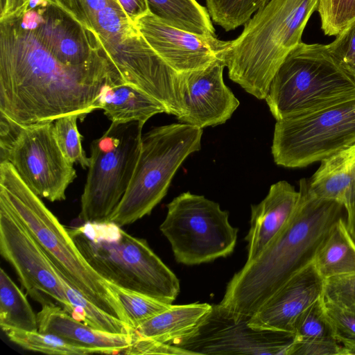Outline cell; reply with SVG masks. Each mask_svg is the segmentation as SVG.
I'll list each match as a JSON object with an SVG mask.
<instances>
[{"label":"cell","instance_id":"obj_1","mask_svg":"<svg viewBox=\"0 0 355 355\" xmlns=\"http://www.w3.org/2000/svg\"><path fill=\"white\" fill-rule=\"evenodd\" d=\"M124 83L103 51L80 66L62 63L20 15L0 20V115L19 125L97 110L107 87Z\"/></svg>","mask_w":355,"mask_h":355},{"label":"cell","instance_id":"obj_2","mask_svg":"<svg viewBox=\"0 0 355 355\" xmlns=\"http://www.w3.org/2000/svg\"><path fill=\"white\" fill-rule=\"evenodd\" d=\"M299 184V200L290 219L227 285L219 304L235 316L250 318L290 278L313 261L334 226L347 218L343 205L313 193L309 178L301 179Z\"/></svg>","mask_w":355,"mask_h":355},{"label":"cell","instance_id":"obj_3","mask_svg":"<svg viewBox=\"0 0 355 355\" xmlns=\"http://www.w3.org/2000/svg\"><path fill=\"white\" fill-rule=\"evenodd\" d=\"M319 1L270 0L260 8L221 54L229 78L258 99H265L277 69L302 42Z\"/></svg>","mask_w":355,"mask_h":355},{"label":"cell","instance_id":"obj_4","mask_svg":"<svg viewBox=\"0 0 355 355\" xmlns=\"http://www.w3.org/2000/svg\"><path fill=\"white\" fill-rule=\"evenodd\" d=\"M0 199L7 203L72 286L95 306L131 326L108 282L91 268L67 228L23 182L8 161L0 162Z\"/></svg>","mask_w":355,"mask_h":355},{"label":"cell","instance_id":"obj_5","mask_svg":"<svg viewBox=\"0 0 355 355\" xmlns=\"http://www.w3.org/2000/svg\"><path fill=\"white\" fill-rule=\"evenodd\" d=\"M67 230L85 261L107 282L168 304L176 299L179 279L145 239L107 220L84 222Z\"/></svg>","mask_w":355,"mask_h":355},{"label":"cell","instance_id":"obj_6","mask_svg":"<svg viewBox=\"0 0 355 355\" xmlns=\"http://www.w3.org/2000/svg\"><path fill=\"white\" fill-rule=\"evenodd\" d=\"M355 94V81L326 45L301 42L275 73L266 101L276 121L306 114Z\"/></svg>","mask_w":355,"mask_h":355},{"label":"cell","instance_id":"obj_7","mask_svg":"<svg viewBox=\"0 0 355 355\" xmlns=\"http://www.w3.org/2000/svg\"><path fill=\"white\" fill-rule=\"evenodd\" d=\"M202 136V129L187 123L155 127L142 135L130 184L106 220L123 227L149 215L166 196L182 162L200 149Z\"/></svg>","mask_w":355,"mask_h":355},{"label":"cell","instance_id":"obj_8","mask_svg":"<svg viewBox=\"0 0 355 355\" xmlns=\"http://www.w3.org/2000/svg\"><path fill=\"white\" fill-rule=\"evenodd\" d=\"M355 144V94L315 111L276 121V164L303 168Z\"/></svg>","mask_w":355,"mask_h":355},{"label":"cell","instance_id":"obj_9","mask_svg":"<svg viewBox=\"0 0 355 355\" xmlns=\"http://www.w3.org/2000/svg\"><path fill=\"white\" fill-rule=\"evenodd\" d=\"M143 126L137 121L111 123L92 142L80 200L81 223L106 220L121 202L138 159Z\"/></svg>","mask_w":355,"mask_h":355},{"label":"cell","instance_id":"obj_10","mask_svg":"<svg viewBox=\"0 0 355 355\" xmlns=\"http://www.w3.org/2000/svg\"><path fill=\"white\" fill-rule=\"evenodd\" d=\"M159 230L169 241L176 261L187 266L231 254L239 230L230 225L228 212L218 203L190 192L167 205Z\"/></svg>","mask_w":355,"mask_h":355},{"label":"cell","instance_id":"obj_11","mask_svg":"<svg viewBox=\"0 0 355 355\" xmlns=\"http://www.w3.org/2000/svg\"><path fill=\"white\" fill-rule=\"evenodd\" d=\"M0 148L1 161L10 162L37 196L51 202L66 199L76 172L57 143L53 122L19 125L1 116Z\"/></svg>","mask_w":355,"mask_h":355},{"label":"cell","instance_id":"obj_12","mask_svg":"<svg viewBox=\"0 0 355 355\" xmlns=\"http://www.w3.org/2000/svg\"><path fill=\"white\" fill-rule=\"evenodd\" d=\"M99 42L125 83L161 102L179 120L184 113L180 73L173 69L148 44L135 24Z\"/></svg>","mask_w":355,"mask_h":355},{"label":"cell","instance_id":"obj_13","mask_svg":"<svg viewBox=\"0 0 355 355\" xmlns=\"http://www.w3.org/2000/svg\"><path fill=\"white\" fill-rule=\"evenodd\" d=\"M249 320L212 304L192 331L168 344L191 354L289 355L295 341L293 334L256 329Z\"/></svg>","mask_w":355,"mask_h":355},{"label":"cell","instance_id":"obj_14","mask_svg":"<svg viewBox=\"0 0 355 355\" xmlns=\"http://www.w3.org/2000/svg\"><path fill=\"white\" fill-rule=\"evenodd\" d=\"M0 253L14 268L26 293L42 306L51 297L69 314L71 307L55 268L24 225L0 199Z\"/></svg>","mask_w":355,"mask_h":355},{"label":"cell","instance_id":"obj_15","mask_svg":"<svg viewBox=\"0 0 355 355\" xmlns=\"http://www.w3.org/2000/svg\"><path fill=\"white\" fill-rule=\"evenodd\" d=\"M135 24L148 44L175 71L203 69L227 48L230 41L200 35L173 28L149 12Z\"/></svg>","mask_w":355,"mask_h":355},{"label":"cell","instance_id":"obj_16","mask_svg":"<svg viewBox=\"0 0 355 355\" xmlns=\"http://www.w3.org/2000/svg\"><path fill=\"white\" fill-rule=\"evenodd\" d=\"M225 67L217 58L203 69L180 73L184 113L180 121L202 129L232 116L240 103L223 81Z\"/></svg>","mask_w":355,"mask_h":355},{"label":"cell","instance_id":"obj_17","mask_svg":"<svg viewBox=\"0 0 355 355\" xmlns=\"http://www.w3.org/2000/svg\"><path fill=\"white\" fill-rule=\"evenodd\" d=\"M324 286V279L313 261L276 291L250 318L249 325L294 334L300 316L323 296Z\"/></svg>","mask_w":355,"mask_h":355},{"label":"cell","instance_id":"obj_18","mask_svg":"<svg viewBox=\"0 0 355 355\" xmlns=\"http://www.w3.org/2000/svg\"><path fill=\"white\" fill-rule=\"evenodd\" d=\"M38 8L39 24L31 31L60 62L80 66L103 51L97 35L85 29L63 10L49 2Z\"/></svg>","mask_w":355,"mask_h":355},{"label":"cell","instance_id":"obj_19","mask_svg":"<svg viewBox=\"0 0 355 355\" xmlns=\"http://www.w3.org/2000/svg\"><path fill=\"white\" fill-rule=\"evenodd\" d=\"M299 191L285 180L270 187L258 205L251 206L247 262L256 259L282 230L292 216L299 200Z\"/></svg>","mask_w":355,"mask_h":355},{"label":"cell","instance_id":"obj_20","mask_svg":"<svg viewBox=\"0 0 355 355\" xmlns=\"http://www.w3.org/2000/svg\"><path fill=\"white\" fill-rule=\"evenodd\" d=\"M37 318L38 331L56 335L78 346L94 349L98 354H121L134 339V332L114 334L93 328L53 303L42 306Z\"/></svg>","mask_w":355,"mask_h":355},{"label":"cell","instance_id":"obj_21","mask_svg":"<svg viewBox=\"0 0 355 355\" xmlns=\"http://www.w3.org/2000/svg\"><path fill=\"white\" fill-rule=\"evenodd\" d=\"M112 123L137 121L141 125L153 116L167 113L164 105L139 88L125 83L106 87L97 101Z\"/></svg>","mask_w":355,"mask_h":355},{"label":"cell","instance_id":"obj_22","mask_svg":"<svg viewBox=\"0 0 355 355\" xmlns=\"http://www.w3.org/2000/svg\"><path fill=\"white\" fill-rule=\"evenodd\" d=\"M355 175V144L344 148L320 162L311 178L309 187L317 197L350 207Z\"/></svg>","mask_w":355,"mask_h":355},{"label":"cell","instance_id":"obj_23","mask_svg":"<svg viewBox=\"0 0 355 355\" xmlns=\"http://www.w3.org/2000/svg\"><path fill=\"white\" fill-rule=\"evenodd\" d=\"M211 307L207 303L172 304L167 310L141 324L135 329L134 333L161 343H171L192 331Z\"/></svg>","mask_w":355,"mask_h":355},{"label":"cell","instance_id":"obj_24","mask_svg":"<svg viewBox=\"0 0 355 355\" xmlns=\"http://www.w3.org/2000/svg\"><path fill=\"white\" fill-rule=\"evenodd\" d=\"M313 263L319 273L328 278L355 272V242L342 218L320 246Z\"/></svg>","mask_w":355,"mask_h":355},{"label":"cell","instance_id":"obj_25","mask_svg":"<svg viewBox=\"0 0 355 355\" xmlns=\"http://www.w3.org/2000/svg\"><path fill=\"white\" fill-rule=\"evenodd\" d=\"M148 11L166 24L200 35L216 36L210 15L196 0H146Z\"/></svg>","mask_w":355,"mask_h":355},{"label":"cell","instance_id":"obj_26","mask_svg":"<svg viewBox=\"0 0 355 355\" xmlns=\"http://www.w3.org/2000/svg\"><path fill=\"white\" fill-rule=\"evenodd\" d=\"M0 326L38 330L37 314L26 295L3 268L0 270Z\"/></svg>","mask_w":355,"mask_h":355},{"label":"cell","instance_id":"obj_27","mask_svg":"<svg viewBox=\"0 0 355 355\" xmlns=\"http://www.w3.org/2000/svg\"><path fill=\"white\" fill-rule=\"evenodd\" d=\"M53 266L60 277L67 300L71 304V313L70 315L73 318L93 328L104 331L114 334H132L134 332L135 329L132 327L107 313L89 302L67 281L53 264Z\"/></svg>","mask_w":355,"mask_h":355},{"label":"cell","instance_id":"obj_28","mask_svg":"<svg viewBox=\"0 0 355 355\" xmlns=\"http://www.w3.org/2000/svg\"><path fill=\"white\" fill-rule=\"evenodd\" d=\"M1 328L10 341L27 350L55 355L98 354L94 349L73 345L52 334L9 327Z\"/></svg>","mask_w":355,"mask_h":355},{"label":"cell","instance_id":"obj_29","mask_svg":"<svg viewBox=\"0 0 355 355\" xmlns=\"http://www.w3.org/2000/svg\"><path fill=\"white\" fill-rule=\"evenodd\" d=\"M270 0H206L213 21L225 31L244 25L253 13Z\"/></svg>","mask_w":355,"mask_h":355},{"label":"cell","instance_id":"obj_30","mask_svg":"<svg viewBox=\"0 0 355 355\" xmlns=\"http://www.w3.org/2000/svg\"><path fill=\"white\" fill-rule=\"evenodd\" d=\"M108 284L121 303L134 329L150 318L167 310L172 305L151 296L119 287L110 282Z\"/></svg>","mask_w":355,"mask_h":355},{"label":"cell","instance_id":"obj_31","mask_svg":"<svg viewBox=\"0 0 355 355\" xmlns=\"http://www.w3.org/2000/svg\"><path fill=\"white\" fill-rule=\"evenodd\" d=\"M323 296L310 306L297 320L294 335L297 342H324L336 340L325 315ZM337 341V340H336Z\"/></svg>","mask_w":355,"mask_h":355},{"label":"cell","instance_id":"obj_32","mask_svg":"<svg viewBox=\"0 0 355 355\" xmlns=\"http://www.w3.org/2000/svg\"><path fill=\"white\" fill-rule=\"evenodd\" d=\"M80 115L68 114L53 121V132L57 143L67 159L71 164L78 163L82 168H88L89 157L87 158L81 144L77 121Z\"/></svg>","mask_w":355,"mask_h":355},{"label":"cell","instance_id":"obj_33","mask_svg":"<svg viewBox=\"0 0 355 355\" xmlns=\"http://www.w3.org/2000/svg\"><path fill=\"white\" fill-rule=\"evenodd\" d=\"M317 11L324 35L336 36L355 20V0H320Z\"/></svg>","mask_w":355,"mask_h":355},{"label":"cell","instance_id":"obj_34","mask_svg":"<svg viewBox=\"0 0 355 355\" xmlns=\"http://www.w3.org/2000/svg\"><path fill=\"white\" fill-rule=\"evenodd\" d=\"M322 299L324 311L336 340L346 349L349 354H355V310Z\"/></svg>","mask_w":355,"mask_h":355},{"label":"cell","instance_id":"obj_35","mask_svg":"<svg viewBox=\"0 0 355 355\" xmlns=\"http://www.w3.org/2000/svg\"><path fill=\"white\" fill-rule=\"evenodd\" d=\"M66 12L87 31L94 33L98 14L119 0H46Z\"/></svg>","mask_w":355,"mask_h":355},{"label":"cell","instance_id":"obj_36","mask_svg":"<svg viewBox=\"0 0 355 355\" xmlns=\"http://www.w3.org/2000/svg\"><path fill=\"white\" fill-rule=\"evenodd\" d=\"M336 62L355 81V20L326 45Z\"/></svg>","mask_w":355,"mask_h":355},{"label":"cell","instance_id":"obj_37","mask_svg":"<svg viewBox=\"0 0 355 355\" xmlns=\"http://www.w3.org/2000/svg\"><path fill=\"white\" fill-rule=\"evenodd\" d=\"M323 298L340 306L355 310V272L325 279Z\"/></svg>","mask_w":355,"mask_h":355},{"label":"cell","instance_id":"obj_38","mask_svg":"<svg viewBox=\"0 0 355 355\" xmlns=\"http://www.w3.org/2000/svg\"><path fill=\"white\" fill-rule=\"evenodd\" d=\"M121 354H178L191 355L189 352L178 348L168 343H164L155 340L141 337L134 333L132 344L125 349Z\"/></svg>","mask_w":355,"mask_h":355},{"label":"cell","instance_id":"obj_39","mask_svg":"<svg viewBox=\"0 0 355 355\" xmlns=\"http://www.w3.org/2000/svg\"><path fill=\"white\" fill-rule=\"evenodd\" d=\"M346 349L338 341H295L289 355H348Z\"/></svg>","mask_w":355,"mask_h":355},{"label":"cell","instance_id":"obj_40","mask_svg":"<svg viewBox=\"0 0 355 355\" xmlns=\"http://www.w3.org/2000/svg\"><path fill=\"white\" fill-rule=\"evenodd\" d=\"M119 1L133 23L149 12L146 0H119Z\"/></svg>","mask_w":355,"mask_h":355},{"label":"cell","instance_id":"obj_41","mask_svg":"<svg viewBox=\"0 0 355 355\" xmlns=\"http://www.w3.org/2000/svg\"><path fill=\"white\" fill-rule=\"evenodd\" d=\"M30 0H1L0 20L24 12Z\"/></svg>","mask_w":355,"mask_h":355},{"label":"cell","instance_id":"obj_42","mask_svg":"<svg viewBox=\"0 0 355 355\" xmlns=\"http://www.w3.org/2000/svg\"><path fill=\"white\" fill-rule=\"evenodd\" d=\"M347 225L348 230L355 242V208L347 215Z\"/></svg>","mask_w":355,"mask_h":355},{"label":"cell","instance_id":"obj_43","mask_svg":"<svg viewBox=\"0 0 355 355\" xmlns=\"http://www.w3.org/2000/svg\"><path fill=\"white\" fill-rule=\"evenodd\" d=\"M355 208V175L352 189V202L349 208L347 211V215L349 214Z\"/></svg>","mask_w":355,"mask_h":355}]
</instances>
